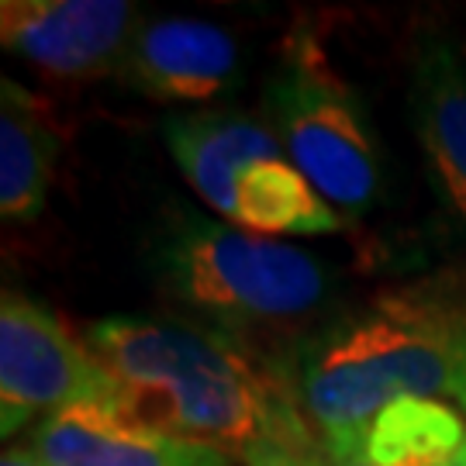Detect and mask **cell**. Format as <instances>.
<instances>
[{
	"mask_svg": "<svg viewBox=\"0 0 466 466\" xmlns=\"http://www.w3.org/2000/svg\"><path fill=\"white\" fill-rule=\"evenodd\" d=\"M408 117L435 200L466 235V52L450 35L415 42Z\"/></svg>",
	"mask_w": 466,
	"mask_h": 466,
	"instance_id": "obj_9",
	"label": "cell"
},
{
	"mask_svg": "<svg viewBox=\"0 0 466 466\" xmlns=\"http://www.w3.org/2000/svg\"><path fill=\"white\" fill-rule=\"evenodd\" d=\"M128 0H4L0 42L63 84L115 80L142 25Z\"/></svg>",
	"mask_w": 466,
	"mask_h": 466,
	"instance_id": "obj_7",
	"label": "cell"
},
{
	"mask_svg": "<svg viewBox=\"0 0 466 466\" xmlns=\"http://www.w3.org/2000/svg\"><path fill=\"white\" fill-rule=\"evenodd\" d=\"M0 466H52V463H46V460H42L35 450H28L25 442H15V446H7V450H4Z\"/></svg>",
	"mask_w": 466,
	"mask_h": 466,
	"instance_id": "obj_13",
	"label": "cell"
},
{
	"mask_svg": "<svg viewBox=\"0 0 466 466\" xmlns=\"http://www.w3.org/2000/svg\"><path fill=\"white\" fill-rule=\"evenodd\" d=\"M263 104L269 128L318 194L350 225L367 215L383 184L377 132L360 94L315 35L283 38Z\"/></svg>",
	"mask_w": 466,
	"mask_h": 466,
	"instance_id": "obj_5",
	"label": "cell"
},
{
	"mask_svg": "<svg viewBox=\"0 0 466 466\" xmlns=\"http://www.w3.org/2000/svg\"><path fill=\"white\" fill-rule=\"evenodd\" d=\"M321 446H346L394 400L466 415V263L383 283L335 308L287 360Z\"/></svg>",
	"mask_w": 466,
	"mask_h": 466,
	"instance_id": "obj_2",
	"label": "cell"
},
{
	"mask_svg": "<svg viewBox=\"0 0 466 466\" xmlns=\"http://www.w3.org/2000/svg\"><path fill=\"white\" fill-rule=\"evenodd\" d=\"M115 380L86 339H76L49 304L21 290L0 298V435L32 432L63 408L111 404Z\"/></svg>",
	"mask_w": 466,
	"mask_h": 466,
	"instance_id": "obj_6",
	"label": "cell"
},
{
	"mask_svg": "<svg viewBox=\"0 0 466 466\" xmlns=\"http://www.w3.org/2000/svg\"><path fill=\"white\" fill-rule=\"evenodd\" d=\"M86 346L115 380L111 408L228 452L238 466H321L287 367L173 315H111Z\"/></svg>",
	"mask_w": 466,
	"mask_h": 466,
	"instance_id": "obj_1",
	"label": "cell"
},
{
	"mask_svg": "<svg viewBox=\"0 0 466 466\" xmlns=\"http://www.w3.org/2000/svg\"><path fill=\"white\" fill-rule=\"evenodd\" d=\"M163 138L190 190L238 232L280 238L350 225L287 156L267 117L235 107L173 111Z\"/></svg>",
	"mask_w": 466,
	"mask_h": 466,
	"instance_id": "obj_4",
	"label": "cell"
},
{
	"mask_svg": "<svg viewBox=\"0 0 466 466\" xmlns=\"http://www.w3.org/2000/svg\"><path fill=\"white\" fill-rule=\"evenodd\" d=\"M149 267L173 318L280 367L335 311L332 269L315 252L187 208L167 215Z\"/></svg>",
	"mask_w": 466,
	"mask_h": 466,
	"instance_id": "obj_3",
	"label": "cell"
},
{
	"mask_svg": "<svg viewBox=\"0 0 466 466\" xmlns=\"http://www.w3.org/2000/svg\"><path fill=\"white\" fill-rule=\"evenodd\" d=\"M17 442L52 466H238L228 452L149 429L100 400L63 408Z\"/></svg>",
	"mask_w": 466,
	"mask_h": 466,
	"instance_id": "obj_10",
	"label": "cell"
},
{
	"mask_svg": "<svg viewBox=\"0 0 466 466\" xmlns=\"http://www.w3.org/2000/svg\"><path fill=\"white\" fill-rule=\"evenodd\" d=\"M321 466H377L373 460H367L360 450L352 446H325V456H321Z\"/></svg>",
	"mask_w": 466,
	"mask_h": 466,
	"instance_id": "obj_12",
	"label": "cell"
},
{
	"mask_svg": "<svg viewBox=\"0 0 466 466\" xmlns=\"http://www.w3.org/2000/svg\"><path fill=\"white\" fill-rule=\"evenodd\" d=\"M115 84L152 104L204 111L242 84V46L204 17H142Z\"/></svg>",
	"mask_w": 466,
	"mask_h": 466,
	"instance_id": "obj_8",
	"label": "cell"
},
{
	"mask_svg": "<svg viewBox=\"0 0 466 466\" xmlns=\"http://www.w3.org/2000/svg\"><path fill=\"white\" fill-rule=\"evenodd\" d=\"M63 121L42 94L0 76V215L28 225L42 218L63 156Z\"/></svg>",
	"mask_w": 466,
	"mask_h": 466,
	"instance_id": "obj_11",
	"label": "cell"
}]
</instances>
